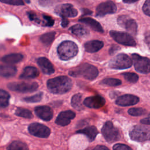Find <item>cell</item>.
<instances>
[{
  "mask_svg": "<svg viewBox=\"0 0 150 150\" xmlns=\"http://www.w3.org/2000/svg\"><path fill=\"white\" fill-rule=\"evenodd\" d=\"M28 131L30 134L39 138H47L50 134V129L49 127L36 122L30 124L28 127Z\"/></svg>",
  "mask_w": 150,
  "mask_h": 150,
  "instance_id": "11",
  "label": "cell"
},
{
  "mask_svg": "<svg viewBox=\"0 0 150 150\" xmlns=\"http://www.w3.org/2000/svg\"><path fill=\"white\" fill-rule=\"evenodd\" d=\"M1 2L13 5H23L24 2L23 0H0Z\"/></svg>",
  "mask_w": 150,
  "mask_h": 150,
  "instance_id": "36",
  "label": "cell"
},
{
  "mask_svg": "<svg viewBox=\"0 0 150 150\" xmlns=\"http://www.w3.org/2000/svg\"><path fill=\"white\" fill-rule=\"evenodd\" d=\"M76 116L75 113L71 110L64 111L59 113L57 117L55 122L56 124L60 126L67 125Z\"/></svg>",
  "mask_w": 150,
  "mask_h": 150,
  "instance_id": "15",
  "label": "cell"
},
{
  "mask_svg": "<svg viewBox=\"0 0 150 150\" xmlns=\"http://www.w3.org/2000/svg\"><path fill=\"white\" fill-rule=\"evenodd\" d=\"M71 104L72 107L77 110H83L84 106L82 104V94L81 93L74 94L71 98Z\"/></svg>",
  "mask_w": 150,
  "mask_h": 150,
  "instance_id": "27",
  "label": "cell"
},
{
  "mask_svg": "<svg viewBox=\"0 0 150 150\" xmlns=\"http://www.w3.org/2000/svg\"><path fill=\"white\" fill-rule=\"evenodd\" d=\"M39 74V71L36 67L33 66H27L23 69L19 77L20 79H34L37 77Z\"/></svg>",
  "mask_w": 150,
  "mask_h": 150,
  "instance_id": "23",
  "label": "cell"
},
{
  "mask_svg": "<svg viewBox=\"0 0 150 150\" xmlns=\"http://www.w3.org/2000/svg\"><path fill=\"white\" fill-rule=\"evenodd\" d=\"M23 55L20 53H12L4 56L1 58V61L6 64H15L23 59Z\"/></svg>",
  "mask_w": 150,
  "mask_h": 150,
  "instance_id": "26",
  "label": "cell"
},
{
  "mask_svg": "<svg viewBox=\"0 0 150 150\" xmlns=\"http://www.w3.org/2000/svg\"><path fill=\"white\" fill-rule=\"evenodd\" d=\"M9 90L20 93H30L37 90L38 84L36 82H13L8 84Z\"/></svg>",
  "mask_w": 150,
  "mask_h": 150,
  "instance_id": "7",
  "label": "cell"
},
{
  "mask_svg": "<svg viewBox=\"0 0 150 150\" xmlns=\"http://www.w3.org/2000/svg\"><path fill=\"white\" fill-rule=\"evenodd\" d=\"M57 1H59L57 0H39V4L43 6L52 5L53 4H54Z\"/></svg>",
  "mask_w": 150,
  "mask_h": 150,
  "instance_id": "39",
  "label": "cell"
},
{
  "mask_svg": "<svg viewBox=\"0 0 150 150\" xmlns=\"http://www.w3.org/2000/svg\"><path fill=\"white\" fill-rule=\"evenodd\" d=\"M104 46V43L102 41L94 40L87 42L84 45V49L89 53H95L100 50Z\"/></svg>",
  "mask_w": 150,
  "mask_h": 150,
  "instance_id": "20",
  "label": "cell"
},
{
  "mask_svg": "<svg viewBox=\"0 0 150 150\" xmlns=\"http://www.w3.org/2000/svg\"><path fill=\"white\" fill-rule=\"evenodd\" d=\"M140 122L143 124H146V125H149V116H148L146 118H144L142 120H141L140 121Z\"/></svg>",
  "mask_w": 150,
  "mask_h": 150,
  "instance_id": "43",
  "label": "cell"
},
{
  "mask_svg": "<svg viewBox=\"0 0 150 150\" xmlns=\"http://www.w3.org/2000/svg\"><path fill=\"white\" fill-rule=\"evenodd\" d=\"M54 37H55V32H51L46 33L40 36V39L42 43H43L46 46H48L52 43V42L54 39Z\"/></svg>",
  "mask_w": 150,
  "mask_h": 150,
  "instance_id": "30",
  "label": "cell"
},
{
  "mask_svg": "<svg viewBox=\"0 0 150 150\" xmlns=\"http://www.w3.org/2000/svg\"><path fill=\"white\" fill-rule=\"evenodd\" d=\"M101 84L109 86H118L121 84V81L117 79H114V78H106L103 79Z\"/></svg>",
  "mask_w": 150,
  "mask_h": 150,
  "instance_id": "32",
  "label": "cell"
},
{
  "mask_svg": "<svg viewBox=\"0 0 150 150\" xmlns=\"http://www.w3.org/2000/svg\"><path fill=\"white\" fill-rule=\"evenodd\" d=\"M90 13H91V12L88 9H83V15H88V14H90Z\"/></svg>",
  "mask_w": 150,
  "mask_h": 150,
  "instance_id": "44",
  "label": "cell"
},
{
  "mask_svg": "<svg viewBox=\"0 0 150 150\" xmlns=\"http://www.w3.org/2000/svg\"><path fill=\"white\" fill-rule=\"evenodd\" d=\"M118 25L125 29L129 33L135 35L137 32V24L135 21L130 18L128 15L120 16L117 19Z\"/></svg>",
  "mask_w": 150,
  "mask_h": 150,
  "instance_id": "10",
  "label": "cell"
},
{
  "mask_svg": "<svg viewBox=\"0 0 150 150\" xmlns=\"http://www.w3.org/2000/svg\"><path fill=\"white\" fill-rule=\"evenodd\" d=\"M54 12L62 18H72L77 15V11L71 4H64L57 6Z\"/></svg>",
  "mask_w": 150,
  "mask_h": 150,
  "instance_id": "12",
  "label": "cell"
},
{
  "mask_svg": "<svg viewBox=\"0 0 150 150\" xmlns=\"http://www.w3.org/2000/svg\"><path fill=\"white\" fill-rule=\"evenodd\" d=\"M128 112L132 116H140L145 114L146 110L142 108H131L128 110Z\"/></svg>",
  "mask_w": 150,
  "mask_h": 150,
  "instance_id": "33",
  "label": "cell"
},
{
  "mask_svg": "<svg viewBox=\"0 0 150 150\" xmlns=\"http://www.w3.org/2000/svg\"><path fill=\"white\" fill-rule=\"evenodd\" d=\"M93 150H110L108 148L104 145H97L96 146Z\"/></svg>",
  "mask_w": 150,
  "mask_h": 150,
  "instance_id": "42",
  "label": "cell"
},
{
  "mask_svg": "<svg viewBox=\"0 0 150 150\" xmlns=\"http://www.w3.org/2000/svg\"><path fill=\"white\" fill-rule=\"evenodd\" d=\"M42 96H43V93L39 92L32 96L25 97L23 100L27 103H37V102H39L42 100Z\"/></svg>",
  "mask_w": 150,
  "mask_h": 150,
  "instance_id": "34",
  "label": "cell"
},
{
  "mask_svg": "<svg viewBox=\"0 0 150 150\" xmlns=\"http://www.w3.org/2000/svg\"><path fill=\"white\" fill-rule=\"evenodd\" d=\"M124 79L130 83H136L138 80V76L134 73H124L122 74Z\"/></svg>",
  "mask_w": 150,
  "mask_h": 150,
  "instance_id": "35",
  "label": "cell"
},
{
  "mask_svg": "<svg viewBox=\"0 0 150 150\" xmlns=\"http://www.w3.org/2000/svg\"><path fill=\"white\" fill-rule=\"evenodd\" d=\"M142 11L147 16L150 15V0H146L144 2L142 6Z\"/></svg>",
  "mask_w": 150,
  "mask_h": 150,
  "instance_id": "38",
  "label": "cell"
},
{
  "mask_svg": "<svg viewBox=\"0 0 150 150\" xmlns=\"http://www.w3.org/2000/svg\"><path fill=\"white\" fill-rule=\"evenodd\" d=\"M77 133L82 134L85 135L90 142L94 141L98 134V132L97 128L95 126H88L84 129H79L77 131Z\"/></svg>",
  "mask_w": 150,
  "mask_h": 150,
  "instance_id": "21",
  "label": "cell"
},
{
  "mask_svg": "<svg viewBox=\"0 0 150 150\" xmlns=\"http://www.w3.org/2000/svg\"><path fill=\"white\" fill-rule=\"evenodd\" d=\"M28 16L30 20L38 24H41L43 26H52L54 24V20L52 19V17L48 15H42V20L36 13L32 12H28Z\"/></svg>",
  "mask_w": 150,
  "mask_h": 150,
  "instance_id": "16",
  "label": "cell"
},
{
  "mask_svg": "<svg viewBox=\"0 0 150 150\" xmlns=\"http://www.w3.org/2000/svg\"><path fill=\"white\" fill-rule=\"evenodd\" d=\"M80 22L85 23L86 25L90 26L92 29L94 30L100 32V33H103L104 30L101 26V25L100 24L99 22H98L97 21H96L94 19H92L91 18H84L82 19H79V21Z\"/></svg>",
  "mask_w": 150,
  "mask_h": 150,
  "instance_id": "22",
  "label": "cell"
},
{
  "mask_svg": "<svg viewBox=\"0 0 150 150\" xmlns=\"http://www.w3.org/2000/svg\"><path fill=\"white\" fill-rule=\"evenodd\" d=\"M117 7L115 4L111 1H106L99 4L96 8V16H103L107 14L114 13L116 12Z\"/></svg>",
  "mask_w": 150,
  "mask_h": 150,
  "instance_id": "13",
  "label": "cell"
},
{
  "mask_svg": "<svg viewBox=\"0 0 150 150\" xmlns=\"http://www.w3.org/2000/svg\"><path fill=\"white\" fill-rule=\"evenodd\" d=\"M10 95L4 90L0 89V107L2 108L6 107L9 102Z\"/></svg>",
  "mask_w": 150,
  "mask_h": 150,
  "instance_id": "29",
  "label": "cell"
},
{
  "mask_svg": "<svg viewBox=\"0 0 150 150\" xmlns=\"http://www.w3.org/2000/svg\"><path fill=\"white\" fill-rule=\"evenodd\" d=\"M119 49H120V47L118 46H117V45H112L110 49V54H112L114 53Z\"/></svg>",
  "mask_w": 150,
  "mask_h": 150,
  "instance_id": "40",
  "label": "cell"
},
{
  "mask_svg": "<svg viewBox=\"0 0 150 150\" xmlns=\"http://www.w3.org/2000/svg\"><path fill=\"white\" fill-rule=\"evenodd\" d=\"M139 101V98L132 94H125L120 96L116 100L115 103L120 106H129L136 104Z\"/></svg>",
  "mask_w": 150,
  "mask_h": 150,
  "instance_id": "17",
  "label": "cell"
},
{
  "mask_svg": "<svg viewBox=\"0 0 150 150\" xmlns=\"http://www.w3.org/2000/svg\"><path fill=\"white\" fill-rule=\"evenodd\" d=\"M17 69L14 66L11 64L0 65V76L4 77H11L15 75Z\"/></svg>",
  "mask_w": 150,
  "mask_h": 150,
  "instance_id": "24",
  "label": "cell"
},
{
  "mask_svg": "<svg viewBox=\"0 0 150 150\" xmlns=\"http://www.w3.org/2000/svg\"><path fill=\"white\" fill-rule=\"evenodd\" d=\"M69 24V21L66 18H62V20L61 22V25L62 27L65 28L67 27Z\"/></svg>",
  "mask_w": 150,
  "mask_h": 150,
  "instance_id": "41",
  "label": "cell"
},
{
  "mask_svg": "<svg viewBox=\"0 0 150 150\" xmlns=\"http://www.w3.org/2000/svg\"><path fill=\"white\" fill-rule=\"evenodd\" d=\"M110 35L115 41L120 44L128 46H136V42L135 40L128 33L111 30L110 32Z\"/></svg>",
  "mask_w": 150,
  "mask_h": 150,
  "instance_id": "8",
  "label": "cell"
},
{
  "mask_svg": "<svg viewBox=\"0 0 150 150\" xmlns=\"http://www.w3.org/2000/svg\"><path fill=\"white\" fill-rule=\"evenodd\" d=\"M124 2L127 3V4H131V3H134L136 1H138V0H122Z\"/></svg>",
  "mask_w": 150,
  "mask_h": 150,
  "instance_id": "45",
  "label": "cell"
},
{
  "mask_svg": "<svg viewBox=\"0 0 150 150\" xmlns=\"http://www.w3.org/2000/svg\"><path fill=\"white\" fill-rule=\"evenodd\" d=\"M35 112L38 117L44 121H48L53 118V111L49 106L42 105L37 107L35 109Z\"/></svg>",
  "mask_w": 150,
  "mask_h": 150,
  "instance_id": "18",
  "label": "cell"
},
{
  "mask_svg": "<svg viewBox=\"0 0 150 150\" xmlns=\"http://www.w3.org/2000/svg\"><path fill=\"white\" fill-rule=\"evenodd\" d=\"M101 132L105 139L109 143L119 140L121 137L118 129L114 127L111 121H107L104 124Z\"/></svg>",
  "mask_w": 150,
  "mask_h": 150,
  "instance_id": "5",
  "label": "cell"
},
{
  "mask_svg": "<svg viewBox=\"0 0 150 150\" xmlns=\"http://www.w3.org/2000/svg\"><path fill=\"white\" fill-rule=\"evenodd\" d=\"M15 114L19 117H21L25 118H32L33 117V115L30 111L28 109L23 108H18Z\"/></svg>",
  "mask_w": 150,
  "mask_h": 150,
  "instance_id": "31",
  "label": "cell"
},
{
  "mask_svg": "<svg viewBox=\"0 0 150 150\" xmlns=\"http://www.w3.org/2000/svg\"><path fill=\"white\" fill-rule=\"evenodd\" d=\"M69 30L78 37H87L89 35V31L80 24H77L72 26Z\"/></svg>",
  "mask_w": 150,
  "mask_h": 150,
  "instance_id": "25",
  "label": "cell"
},
{
  "mask_svg": "<svg viewBox=\"0 0 150 150\" xmlns=\"http://www.w3.org/2000/svg\"><path fill=\"white\" fill-rule=\"evenodd\" d=\"M105 103V99L100 96H94L87 97L83 101V104L86 107L91 108H100L104 106Z\"/></svg>",
  "mask_w": 150,
  "mask_h": 150,
  "instance_id": "14",
  "label": "cell"
},
{
  "mask_svg": "<svg viewBox=\"0 0 150 150\" xmlns=\"http://www.w3.org/2000/svg\"><path fill=\"white\" fill-rule=\"evenodd\" d=\"M132 63V60L128 55L120 53L110 61L109 67L113 69H125L130 67Z\"/></svg>",
  "mask_w": 150,
  "mask_h": 150,
  "instance_id": "6",
  "label": "cell"
},
{
  "mask_svg": "<svg viewBox=\"0 0 150 150\" xmlns=\"http://www.w3.org/2000/svg\"><path fill=\"white\" fill-rule=\"evenodd\" d=\"M132 59L135 70L140 73L147 74L149 72V59L138 54H132Z\"/></svg>",
  "mask_w": 150,
  "mask_h": 150,
  "instance_id": "9",
  "label": "cell"
},
{
  "mask_svg": "<svg viewBox=\"0 0 150 150\" xmlns=\"http://www.w3.org/2000/svg\"><path fill=\"white\" fill-rule=\"evenodd\" d=\"M77 45L72 41H64L57 47V54L63 60H68L74 57L78 53Z\"/></svg>",
  "mask_w": 150,
  "mask_h": 150,
  "instance_id": "3",
  "label": "cell"
},
{
  "mask_svg": "<svg viewBox=\"0 0 150 150\" xmlns=\"http://www.w3.org/2000/svg\"><path fill=\"white\" fill-rule=\"evenodd\" d=\"M150 131L148 127L144 125H135L129 131L131 139L135 141L142 142L149 139Z\"/></svg>",
  "mask_w": 150,
  "mask_h": 150,
  "instance_id": "4",
  "label": "cell"
},
{
  "mask_svg": "<svg viewBox=\"0 0 150 150\" xmlns=\"http://www.w3.org/2000/svg\"><path fill=\"white\" fill-rule=\"evenodd\" d=\"M7 150H29V148L25 143L19 141H15L8 145Z\"/></svg>",
  "mask_w": 150,
  "mask_h": 150,
  "instance_id": "28",
  "label": "cell"
},
{
  "mask_svg": "<svg viewBox=\"0 0 150 150\" xmlns=\"http://www.w3.org/2000/svg\"><path fill=\"white\" fill-rule=\"evenodd\" d=\"M49 90L56 94H62L68 92L72 87L71 80L67 76H58L47 81Z\"/></svg>",
  "mask_w": 150,
  "mask_h": 150,
  "instance_id": "1",
  "label": "cell"
},
{
  "mask_svg": "<svg viewBox=\"0 0 150 150\" xmlns=\"http://www.w3.org/2000/svg\"><path fill=\"white\" fill-rule=\"evenodd\" d=\"M69 74L72 77H80L88 80H93L98 76V71L95 66L88 63H83L71 69Z\"/></svg>",
  "mask_w": 150,
  "mask_h": 150,
  "instance_id": "2",
  "label": "cell"
},
{
  "mask_svg": "<svg viewBox=\"0 0 150 150\" xmlns=\"http://www.w3.org/2000/svg\"><path fill=\"white\" fill-rule=\"evenodd\" d=\"M113 150H132L129 146L122 144H116L113 146Z\"/></svg>",
  "mask_w": 150,
  "mask_h": 150,
  "instance_id": "37",
  "label": "cell"
},
{
  "mask_svg": "<svg viewBox=\"0 0 150 150\" xmlns=\"http://www.w3.org/2000/svg\"><path fill=\"white\" fill-rule=\"evenodd\" d=\"M37 63L44 74H51L54 73V69L53 66L47 58L43 57L38 58Z\"/></svg>",
  "mask_w": 150,
  "mask_h": 150,
  "instance_id": "19",
  "label": "cell"
}]
</instances>
